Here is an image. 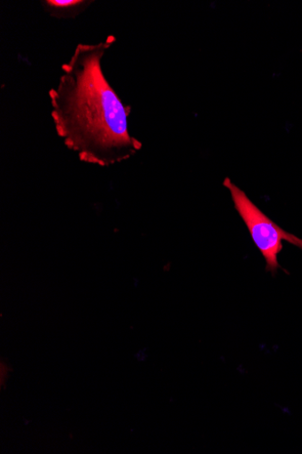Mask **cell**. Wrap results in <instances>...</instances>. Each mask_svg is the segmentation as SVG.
I'll list each match as a JSON object with an SVG mask.
<instances>
[{"mask_svg":"<svg viewBox=\"0 0 302 454\" xmlns=\"http://www.w3.org/2000/svg\"><path fill=\"white\" fill-rule=\"evenodd\" d=\"M41 4L51 17L71 19L80 15L93 3L84 0H46Z\"/></svg>","mask_w":302,"mask_h":454,"instance_id":"cell-3","label":"cell"},{"mask_svg":"<svg viewBox=\"0 0 302 454\" xmlns=\"http://www.w3.org/2000/svg\"><path fill=\"white\" fill-rule=\"evenodd\" d=\"M79 44L56 89L50 91L55 128L81 161L109 168L135 155L142 144L128 132L131 106L123 105L106 79L102 62L115 43Z\"/></svg>","mask_w":302,"mask_h":454,"instance_id":"cell-1","label":"cell"},{"mask_svg":"<svg viewBox=\"0 0 302 454\" xmlns=\"http://www.w3.org/2000/svg\"><path fill=\"white\" fill-rule=\"evenodd\" d=\"M224 185L230 191L236 210L266 260L267 271L275 275L280 269L278 255L283 250V241L286 240L302 250V239L286 232L269 219L230 179H226Z\"/></svg>","mask_w":302,"mask_h":454,"instance_id":"cell-2","label":"cell"}]
</instances>
